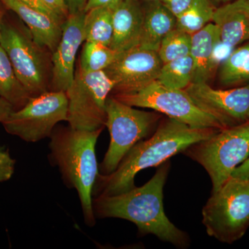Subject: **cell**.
<instances>
[{
    "label": "cell",
    "instance_id": "cell-11",
    "mask_svg": "<svg viewBox=\"0 0 249 249\" xmlns=\"http://www.w3.org/2000/svg\"><path fill=\"white\" fill-rule=\"evenodd\" d=\"M184 90L224 128L249 121V83L228 89H214L206 83H191Z\"/></svg>",
    "mask_w": 249,
    "mask_h": 249
},
{
    "label": "cell",
    "instance_id": "cell-14",
    "mask_svg": "<svg viewBox=\"0 0 249 249\" xmlns=\"http://www.w3.org/2000/svg\"><path fill=\"white\" fill-rule=\"evenodd\" d=\"M144 11L138 0H124L113 9L110 48L124 52L138 47L142 37Z\"/></svg>",
    "mask_w": 249,
    "mask_h": 249
},
{
    "label": "cell",
    "instance_id": "cell-15",
    "mask_svg": "<svg viewBox=\"0 0 249 249\" xmlns=\"http://www.w3.org/2000/svg\"><path fill=\"white\" fill-rule=\"evenodd\" d=\"M6 9L14 11L30 31L39 45L53 53L61 39L63 23L24 4L20 0H0Z\"/></svg>",
    "mask_w": 249,
    "mask_h": 249
},
{
    "label": "cell",
    "instance_id": "cell-18",
    "mask_svg": "<svg viewBox=\"0 0 249 249\" xmlns=\"http://www.w3.org/2000/svg\"><path fill=\"white\" fill-rule=\"evenodd\" d=\"M177 18L159 0L144 11L142 37L138 47L158 52L160 43L166 35L176 27Z\"/></svg>",
    "mask_w": 249,
    "mask_h": 249
},
{
    "label": "cell",
    "instance_id": "cell-12",
    "mask_svg": "<svg viewBox=\"0 0 249 249\" xmlns=\"http://www.w3.org/2000/svg\"><path fill=\"white\" fill-rule=\"evenodd\" d=\"M163 62L157 52L134 47L121 52L104 71L113 80L111 94L134 93L157 80Z\"/></svg>",
    "mask_w": 249,
    "mask_h": 249
},
{
    "label": "cell",
    "instance_id": "cell-7",
    "mask_svg": "<svg viewBox=\"0 0 249 249\" xmlns=\"http://www.w3.org/2000/svg\"><path fill=\"white\" fill-rule=\"evenodd\" d=\"M208 235L224 243L240 240L249 227V180L231 177L202 211Z\"/></svg>",
    "mask_w": 249,
    "mask_h": 249
},
{
    "label": "cell",
    "instance_id": "cell-20",
    "mask_svg": "<svg viewBox=\"0 0 249 249\" xmlns=\"http://www.w3.org/2000/svg\"><path fill=\"white\" fill-rule=\"evenodd\" d=\"M0 96L15 110L24 107L30 95L19 80L6 51L0 45Z\"/></svg>",
    "mask_w": 249,
    "mask_h": 249
},
{
    "label": "cell",
    "instance_id": "cell-36",
    "mask_svg": "<svg viewBox=\"0 0 249 249\" xmlns=\"http://www.w3.org/2000/svg\"><path fill=\"white\" fill-rule=\"evenodd\" d=\"M248 1H249V0H248Z\"/></svg>",
    "mask_w": 249,
    "mask_h": 249
},
{
    "label": "cell",
    "instance_id": "cell-4",
    "mask_svg": "<svg viewBox=\"0 0 249 249\" xmlns=\"http://www.w3.org/2000/svg\"><path fill=\"white\" fill-rule=\"evenodd\" d=\"M0 45L31 97L50 91L52 56L49 57L48 49L36 42L28 28L4 18Z\"/></svg>",
    "mask_w": 249,
    "mask_h": 249
},
{
    "label": "cell",
    "instance_id": "cell-28",
    "mask_svg": "<svg viewBox=\"0 0 249 249\" xmlns=\"http://www.w3.org/2000/svg\"><path fill=\"white\" fill-rule=\"evenodd\" d=\"M175 16L178 17L189 6L192 0H159Z\"/></svg>",
    "mask_w": 249,
    "mask_h": 249
},
{
    "label": "cell",
    "instance_id": "cell-13",
    "mask_svg": "<svg viewBox=\"0 0 249 249\" xmlns=\"http://www.w3.org/2000/svg\"><path fill=\"white\" fill-rule=\"evenodd\" d=\"M85 13L70 15L64 22L61 39L52 53V80L50 91H65L71 86L75 75L78 49L85 41Z\"/></svg>",
    "mask_w": 249,
    "mask_h": 249
},
{
    "label": "cell",
    "instance_id": "cell-26",
    "mask_svg": "<svg viewBox=\"0 0 249 249\" xmlns=\"http://www.w3.org/2000/svg\"><path fill=\"white\" fill-rule=\"evenodd\" d=\"M16 160L9 152L0 147V183L9 181L15 172Z\"/></svg>",
    "mask_w": 249,
    "mask_h": 249
},
{
    "label": "cell",
    "instance_id": "cell-27",
    "mask_svg": "<svg viewBox=\"0 0 249 249\" xmlns=\"http://www.w3.org/2000/svg\"><path fill=\"white\" fill-rule=\"evenodd\" d=\"M42 1L54 14L56 15L61 19L62 22H65L69 16L65 0H42Z\"/></svg>",
    "mask_w": 249,
    "mask_h": 249
},
{
    "label": "cell",
    "instance_id": "cell-24",
    "mask_svg": "<svg viewBox=\"0 0 249 249\" xmlns=\"http://www.w3.org/2000/svg\"><path fill=\"white\" fill-rule=\"evenodd\" d=\"M120 53L109 46L85 41L78 66L85 72L104 71L117 58Z\"/></svg>",
    "mask_w": 249,
    "mask_h": 249
},
{
    "label": "cell",
    "instance_id": "cell-1",
    "mask_svg": "<svg viewBox=\"0 0 249 249\" xmlns=\"http://www.w3.org/2000/svg\"><path fill=\"white\" fill-rule=\"evenodd\" d=\"M219 129L193 128L170 119H163L155 133L140 141L131 149L109 175L98 174L92 196H113L135 187L134 178L141 170L158 166L191 145L209 139Z\"/></svg>",
    "mask_w": 249,
    "mask_h": 249
},
{
    "label": "cell",
    "instance_id": "cell-22",
    "mask_svg": "<svg viewBox=\"0 0 249 249\" xmlns=\"http://www.w3.org/2000/svg\"><path fill=\"white\" fill-rule=\"evenodd\" d=\"M194 62L191 55L163 64L157 81L165 88L185 89L193 83Z\"/></svg>",
    "mask_w": 249,
    "mask_h": 249
},
{
    "label": "cell",
    "instance_id": "cell-34",
    "mask_svg": "<svg viewBox=\"0 0 249 249\" xmlns=\"http://www.w3.org/2000/svg\"><path fill=\"white\" fill-rule=\"evenodd\" d=\"M4 4L0 1V42L1 38V27H2L3 22L5 18V12L4 9Z\"/></svg>",
    "mask_w": 249,
    "mask_h": 249
},
{
    "label": "cell",
    "instance_id": "cell-23",
    "mask_svg": "<svg viewBox=\"0 0 249 249\" xmlns=\"http://www.w3.org/2000/svg\"><path fill=\"white\" fill-rule=\"evenodd\" d=\"M214 10L211 0H192L186 11L177 17L176 27L193 35L212 22Z\"/></svg>",
    "mask_w": 249,
    "mask_h": 249
},
{
    "label": "cell",
    "instance_id": "cell-19",
    "mask_svg": "<svg viewBox=\"0 0 249 249\" xmlns=\"http://www.w3.org/2000/svg\"><path fill=\"white\" fill-rule=\"evenodd\" d=\"M219 83L232 88L249 83V40L235 48L219 65Z\"/></svg>",
    "mask_w": 249,
    "mask_h": 249
},
{
    "label": "cell",
    "instance_id": "cell-25",
    "mask_svg": "<svg viewBox=\"0 0 249 249\" xmlns=\"http://www.w3.org/2000/svg\"><path fill=\"white\" fill-rule=\"evenodd\" d=\"M192 35L175 27L160 43L157 53L163 64L184 58L191 53Z\"/></svg>",
    "mask_w": 249,
    "mask_h": 249
},
{
    "label": "cell",
    "instance_id": "cell-10",
    "mask_svg": "<svg viewBox=\"0 0 249 249\" xmlns=\"http://www.w3.org/2000/svg\"><path fill=\"white\" fill-rule=\"evenodd\" d=\"M68 98L65 91H48L29 98L2 123L8 133L29 142L49 138L57 124L67 121Z\"/></svg>",
    "mask_w": 249,
    "mask_h": 249
},
{
    "label": "cell",
    "instance_id": "cell-17",
    "mask_svg": "<svg viewBox=\"0 0 249 249\" xmlns=\"http://www.w3.org/2000/svg\"><path fill=\"white\" fill-rule=\"evenodd\" d=\"M219 42V29L213 22L209 23L192 35L190 55L194 62V76L192 83H208L216 67L213 54Z\"/></svg>",
    "mask_w": 249,
    "mask_h": 249
},
{
    "label": "cell",
    "instance_id": "cell-29",
    "mask_svg": "<svg viewBox=\"0 0 249 249\" xmlns=\"http://www.w3.org/2000/svg\"><path fill=\"white\" fill-rule=\"evenodd\" d=\"M123 1L124 0H88L85 6L84 12H88L89 10L98 7H109L114 9Z\"/></svg>",
    "mask_w": 249,
    "mask_h": 249
},
{
    "label": "cell",
    "instance_id": "cell-9",
    "mask_svg": "<svg viewBox=\"0 0 249 249\" xmlns=\"http://www.w3.org/2000/svg\"><path fill=\"white\" fill-rule=\"evenodd\" d=\"M110 95L132 107L153 109L193 128H224L198 107L184 89H169L157 80L136 92Z\"/></svg>",
    "mask_w": 249,
    "mask_h": 249
},
{
    "label": "cell",
    "instance_id": "cell-31",
    "mask_svg": "<svg viewBox=\"0 0 249 249\" xmlns=\"http://www.w3.org/2000/svg\"><path fill=\"white\" fill-rule=\"evenodd\" d=\"M88 0H65L69 16L84 11L85 6Z\"/></svg>",
    "mask_w": 249,
    "mask_h": 249
},
{
    "label": "cell",
    "instance_id": "cell-32",
    "mask_svg": "<svg viewBox=\"0 0 249 249\" xmlns=\"http://www.w3.org/2000/svg\"><path fill=\"white\" fill-rule=\"evenodd\" d=\"M232 178L249 180V157L242 164L237 166L232 174Z\"/></svg>",
    "mask_w": 249,
    "mask_h": 249
},
{
    "label": "cell",
    "instance_id": "cell-8",
    "mask_svg": "<svg viewBox=\"0 0 249 249\" xmlns=\"http://www.w3.org/2000/svg\"><path fill=\"white\" fill-rule=\"evenodd\" d=\"M114 88V82L104 71L85 72L78 66L66 91L69 125L82 130L104 128L106 101Z\"/></svg>",
    "mask_w": 249,
    "mask_h": 249
},
{
    "label": "cell",
    "instance_id": "cell-2",
    "mask_svg": "<svg viewBox=\"0 0 249 249\" xmlns=\"http://www.w3.org/2000/svg\"><path fill=\"white\" fill-rule=\"evenodd\" d=\"M170 167L169 160L160 164L151 179L142 186L116 196L93 197L95 217L126 219L137 226L140 235L152 234L178 248L189 247V236L170 222L163 210V187Z\"/></svg>",
    "mask_w": 249,
    "mask_h": 249
},
{
    "label": "cell",
    "instance_id": "cell-6",
    "mask_svg": "<svg viewBox=\"0 0 249 249\" xmlns=\"http://www.w3.org/2000/svg\"><path fill=\"white\" fill-rule=\"evenodd\" d=\"M106 126L110 134V142L98 168L102 175L113 173L134 145L151 137L161 117L157 112L135 109L111 95L106 101Z\"/></svg>",
    "mask_w": 249,
    "mask_h": 249
},
{
    "label": "cell",
    "instance_id": "cell-16",
    "mask_svg": "<svg viewBox=\"0 0 249 249\" xmlns=\"http://www.w3.org/2000/svg\"><path fill=\"white\" fill-rule=\"evenodd\" d=\"M212 22L219 29L220 42L235 48L249 40L248 0H233L214 10Z\"/></svg>",
    "mask_w": 249,
    "mask_h": 249
},
{
    "label": "cell",
    "instance_id": "cell-35",
    "mask_svg": "<svg viewBox=\"0 0 249 249\" xmlns=\"http://www.w3.org/2000/svg\"><path fill=\"white\" fill-rule=\"evenodd\" d=\"M213 1H217V2H230V1H233V0H213Z\"/></svg>",
    "mask_w": 249,
    "mask_h": 249
},
{
    "label": "cell",
    "instance_id": "cell-3",
    "mask_svg": "<svg viewBox=\"0 0 249 249\" xmlns=\"http://www.w3.org/2000/svg\"><path fill=\"white\" fill-rule=\"evenodd\" d=\"M103 129L82 130L56 125L49 137V160L59 168L65 185L78 193L85 224L89 227L96 222L92 192L99 174L96 142Z\"/></svg>",
    "mask_w": 249,
    "mask_h": 249
},
{
    "label": "cell",
    "instance_id": "cell-5",
    "mask_svg": "<svg viewBox=\"0 0 249 249\" xmlns=\"http://www.w3.org/2000/svg\"><path fill=\"white\" fill-rule=\"evenodd\" d=\"M183 153L204 167L214 193L249 157V121L219 129L209 139L192 144Z\"/></svg>",
    "mask_w": 249,
    "mask_h": 249
},
{
    "label": "cell",
    "instance_id": "cell-30",
    "mask_svg": "<svg viewBox=\"0 0 249 249\" xmlns=\"http://www.w3.org/2000/svg\"><path fill=\"white\" fill-rule=\"evenodd\" d=\"M20 1H22L24 4L28 5V6H31V8H34V9L37 10V11H40L41 12L45 13V14L52 16V17L55 18L57 20L60 21V22L64 24V22H62L61 19H60L56 15L54 14L46 6V4L42 0H20Z\"/></svg>",
    "mask_w": 249,
    "mask_h": 249
},
{
    "label": "cell",
    "instance_id": "cell-33",
    "mask_svg": "<svg viewBox=\"0 0 249 249\" xmlns=\"http://www.w3.org/2000/svg\"><path fill=\"white\" fill-rule=\"evenodd\" d=\"M14 110L11 104L0 96V123L1 124Z\"/></svg>",
    "mask_w": 249,
    "mask_h": 249
},
{
    "label": "cell",
    "instance_id": "cell-37",
    "mask_svg": "<svg viewBox=\"0 0 249 249\" xmlns=\"http://www.w3.org/2000/svg\"><path fill=\"white\" fill-rule=\"evenodd\" d=\"M153 1H154V0H153Z\"/></svg>",
    "mask_w": 249,
    "mask_h": 249
},
{
    "label": "cell",
    "instance_id": "cell-21",
    "mask_svg": "<svg viewBox=\"0 0 249 249\" xmlns=\"http://www.w3.org/2000/svg\"><path fill=\"white\" fill-rule=\"evenodd\" d=\"M85 41L110 45L113 35V9L94 8L85 13Z\"/></svg>",
    "mask_w": 249,
    "mask_h": 249
}]
</instances>
